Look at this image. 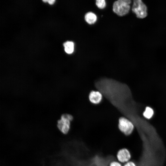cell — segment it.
Here are the masks:
<instances>
[{
  "mask_svg": "<svg viewBox=\"0 0 166 166\" xmlns=\"http://www.w3.org/2000/svg\"><path fill=\"white\" fill-rule=\"evenodd\" d=\"M102 97V94L100 91H92L89 95L90 101L95 104L99 103L101 101Z\"/></svg>",
  "mask_w": 166,
  "mask_h": 166,
  "instance_id": "8992f818",
  "label": "cell"
},
{
  "mask_svg": "<svg viewBox=\"0 0 166 166\" xmlns=\"http://www.w3.org/2000/svg\"><path fill=\"white\" fill-rule=\"evenodd\" d=\"M55 1V0H48V2L49 4L51 5L53 4L54 3Z\"/></svg>",
  "mask_w": 166,
  "mask_h": 166,
  "instance_id": "4fadbf2b",
  "label": "cell"
},
{
  "mask_svg": "<svg viewBox=\"0 0 166 166\" xmlns=\"http://www.w3.org/2000/svg\"><path fill=\"white\" fill-rule=\"evenodd\" d=\"M147 7L141 0L133 1L132 7V11L137 18H144L147 15Z\"/></svg>",
  "mask_w": 166,
  "mask_h": 166,
  "instance_id": "3957f363",
  "label": "cell"
},
{
  "mask_svg": "<svg viewBox=\"0 0 166 166\" xmlns=\"http://www.w3.org/2000/svg\"><path fill=\"white\" fill-rule=\"evenodd\" d=\"M96 3L98 7L101 9L104 8L106 6V2L105 0H97Z\"/></svg>",
  "mask_w": 166,
  "mask_h": 166,
  "instance_id": "30bf717a",
  "label": "cell"
},
{
  "mask_svg": "<svg viewBox=\"0 0 166 166\" xmlns=\"http://www.w3.org/2000/svg\"><path fill=\"white\" fill-rule=\"evenodd\" d=\"M117 158L120 162H128L131 158V155L129 151L125 148L119 150L117 154Z\"/></svg>",
  "mask_w": 166,
  "mask_h": 166,
  "instance_id": "5b68a950",
  "label": "cell"
},
{
  "mask_svg": "<svg viewBox=\"0 0 166 166\" xmlns=\"http://www.w3.org/2000/svg\"><path fill=\"white\" fill-rule=\"evenodd\" d=\"M118 127L121 131L126 135L130 134L134 128L132 122L124 117H121L119 119Z\"/></svg>",
  "mask_w": 166,
  "mask_h": 166,
  "instance_id": "277c9868",
  "label": "cell"
},
{
  "mask_svg": "<svg viewBox=\"0 0 166 166\" xmlns=\"http://www.w3.org/2000/svg\"><path fill=\"white\" fill-rule=\"evenodd\" d=\"M85 21L89 24H94L97 19L96 14L92 12L87 13L85 16Z\"/></svg>",
  "mask_w": 166,
  "mask_h": 166,
  "instance_id": "52a82bcc",
  "label": "cell"
},
{
  "mask_svg": "<svg viewBox=\"0 0 166 166\" xmlns=\"http://www.w3.org/2000/svg\"><path fill=\"white\" fill-rule=\"evenodd\" d=\"M130 0H118L115 2L113 5V10L117 15L123 16L127 14L130 9Z\"/></svg>",
  "mask_w": 166,
  "mask_h": 166,
  "instance_id": "6da1fadb",
  "label": "cell"
},
{
  "mask_svg": "<svg viewBox=\"0 0 166 166\" xmlns=\"http://www.w3.org/2000/svg\"><path fill=\"white\" fill-rule=\"evenodd\" d=\"M109 166H122V165L118 162L113 161L110 163Z\"/></svg>",
  "mask_w": 166,
  "mask_h": 166,
  "instance_id": "8fae6325",
  "label": "cell"
},
{
  "mask_svg": "<svg viewBox=\"0 0 166 166\" xmlns=\"http://www.w3.org/2000/svg\"><path fill=\"white\" fill-rule=\"evenodd\" d=\"M153 113V109L151 108L147 107L143 113V115L146 118L150 119L152 117Z\"/></svg>",
  "mask_w": 166,
  "mask_h": 166,
  "instance_id": "9c48e42d",
  "label": "cell"
},
{
  "mask_svg": "<svg viewBox=\"0 0 166 166\" xmlns=\"http://www.w3.org/2000/svg\"><path fill=\"white\" fill-rule=\"evenodd\" d=\"M124 166H136V165L133 162L129 161L127 162Z\"/></svg>",
  "mask_w": 166,
  "mask_h": 166,
  "instance_id": "7c38bea8",
  "label": "cell"
},
{
  "mask_svg": "<svg viewBox=\"0 0 166 166\" xmlns=\"http://www.w3.org/2000/svg\"><path fill=\"white\" fill-rule=\"evenodd\" d=\"M73 119L71 115L65 113L63 114L60 120L57 121V127L61 132L64 134H67L70 128V121Z\"/></svg>",
  "mask_w": 166,
  "mask_h": 166,
  "instance_id": "7a4b0ae2",
  "label": "cell"
},
{
  "mask_svg": "<svg viewBox=\"0 0 166 166\" xmlns=\"http://www.w3.org/2000/svg\"><path fill=\"white\" fill-rule=\"evenodd\" d=\"M65 52L68 54H71L74 51V44L73 42L71 41H67L63 44Z\"/></svg>",
  "mask_w": 166,
  "mask_h": 166,
  "instance_id": "ba28073f",
  "label": "cell"
}]
</instances>
